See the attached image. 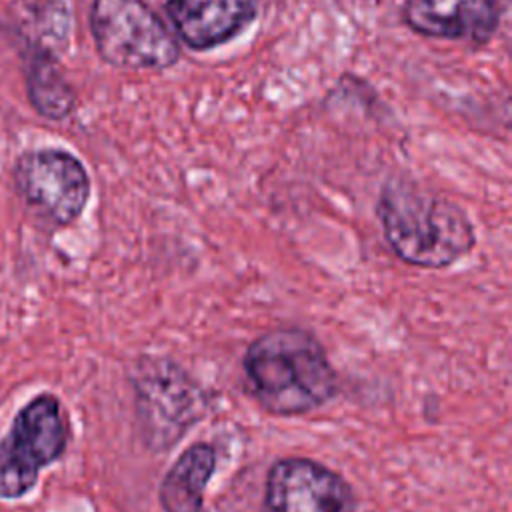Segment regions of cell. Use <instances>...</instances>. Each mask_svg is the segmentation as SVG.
I'll return each instance as SVG.
<instances>
[{
  "label": "cell",
  "mask_w": 512,
  "mask_h": 512,
  "mask_svg": "<svg viewBox=\"0 0 512 512\" xmlns=\"http://www.w3.org/2000/svg\"><path fill=\"white\" fill-rule=\"evenodd\" d=\"M244 374L256 402L274 416L312 412L336 394V372L318 338L302 328H276L246 350Z\"/></svg>",
  "instance_id": "cell-1"
},
{
  "label": "cell",
  "mask_w": 512,
  "mask_h": 512,
  "mask_svg": "<svg viewBox=\"0 0 512 512\" xmlns=\"http://www.w3.org/2000/svg\"><path fill=\"white\" fill-rule=\"evenodd\" d=\"M24 88L28 104L46 120L68 118L76 108V92L64 78L58 58L46 54H24Z\"/></svg>",
  "instance_id": "cell-12"
},
{
  "label": "cell",
  "mask_w": 512,
  "mask_h": 512,
  "mask_svg": "<svg viewBox=\"0 0 512 512\" xmlns=\"http://www.w3.org/2000/svg\"><path fill=\"white\" fill-rule=\"evenodd\" d=\"M256 0H168L166 12L178 38L192 50H208L238 36L254 18Z\"/></svg>",
  "instance_id": "cell-9"
},
{
  "label": "cell",
  "mask_w": 512,
  "mask_h": 512,
  "mask_svg": "<svg viewBox=\"0 0 512 512\" xmlns=\"http://www.w3.org/2000/svg\"><path fill=\"white\" fill-rule=\"evenodd\" d=\"M376 216L392 252L412 266L446 268L464 258L476 242L474 228L458 204L402 178L382 186Z\"/></svg>",
  "instance_id": "cell-2"
},
{
  "label": "cell",
  "mask_w": 512,
  "mask_h": 512,
  "mask_svg": "<svg viewBox=\"0 0 512 512\" xmlns=\"http://www.w3.org/2000/svg\"><path fill=\"white\" fill-rule=\"evenodd\" d=\"M12 184L24 206L52 228L76 222L90 198L84 164L62 148H32L18 154Z\"/></svg>",
  "instance_id": "cell-5"
},
{
  "label": "cell",
  "mask_w": 512,
  "mask_h": 512,
  "mask_svg": "<svg viewBox=\"0 0 512 512\" xmlns=\"http://www.w3.org/2000/svg\"><path fill=\"white\" fill-rule=\"evenodd\" d=\"M216 470V450L206 442L188 446L170 466L158 488L164 512H202L204 492Z\"/></svg>",
  "instance_id": "cell-11"
},
{
  "label": "cell",
  "mask_w": 512,
  "mask_h": 512,
  "mask_svg": "<svg viewBox=\"0 0 512 512\" xmlns=\"http://www.w3.org/2000/svg\"><path fill=\"white\" fill-rule=\"evenodd\" d=\"M90 32L104 62L130 70H164L180 48L168 26L142 0H92Z\"/></svg>",
  "instance_id": "cell-4"
},
{
  "label": "cell",
  "mask_w": 512,
  "mask_h": 512,
  "mask_svg": "<svg viewBox=\"0 0 512 512\" xmlns=\"http://www.w3.org/2000/svg\"><path fill=\"white\" fill-rule=\"evenodd\" d=\"M496 0H408L404 22L422 36L488 42L498 28Z\"/></svg>",
  "instance_id": "cell-8"
},
{
  "label": "cell",
  "mask_w": 512,
  "mask_h": 512,
  "mask_svg": "<svg viewBox=\"0 0 512 512\" xmlns=\"http://www.w3.org/2000/svg\"><path fill=\"white\" fill-rule=\"evenodd\" d=\"M68 436L70 428L54 394L42 392L28 400L0 438V500L24 498L40 472L62 458Z\"/></svg>",
  "instance_id": "cell-3"
},
{
  "label": "cell",
  "mask_w": 512,
  "mask_h": 512,
  "mask_svg": "<svg viewBox=\"0 0 512 512\" xmlns=\"http://www.w3.org/2000/svg\"><path fill=\"white\" fill-rule=\"evenodd\" d=\"M266 512H356L352 486L332 468L302 456L276 460L266 474Z\"/></svg>",
  "instance_id": "cell-7"
},
{
  "label": "cell",
  "mask_w": 512,
  "mask_h": 512,
  "mask_svg": "<svg viewBox=\"0 0 512 512\" xmlns=\"http://www.w3.org/2000/svg\"><path fill=\"white\" fill-rule=\"evenodd\" d=\"M6 24L22 56L60 58L70 44L72 14L64 0H12L6 10Z\"/></svg>",
  "instance_id": "cell-10"
},
{
  "label": "cell",
  "mask_w": 512,
  "mask_h": 512,
  "mask_svg": "<svg viewBox=\"0 0 512 512\" xmlns=\"http://www.w3.org/2000/svg\"><path fill=\"white\" fill-rule=\"evenodd\" d=\"M136 412L144 438L166 450L206 412L204 390L174 362L144 358L134 374Z\"/></svg>",
  "instance_id": "cell-6"
}]
</instances>
